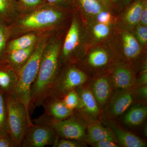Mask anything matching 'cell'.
Listing matches in <instances>:
<instances>
[{
    "instance_id": "obj_1",
    "label": "cell",
    "mask_w": 147,
    "mask_h": 147,
    "mask_svg": "<svg viewBox=\"0 0 147 147\" xmlns=\"http://www.w3.org/2000/svg\"><path fill=\"white\" fill-rule=\"evenodd\" d=\"M59 45L52 44L42 54L38 73L31 88L29 111L41 106L58 72Z\"/></svg>"
},
{
    "instance_id": "obj_2",
    "label": "cell",
    "mask_w": 147,
    "mask_h": 147,
    "mask_svg": "<svg viewBox=\"0 0 147 147\" xmlns=\"http://www.w3.org/2000/svg\"><path fill=\"white\" fill-rule=\"evenodd\" d=\"M5 96L7 121V129L15 147H21L28 127L33 123L25 105L13 94Z\"/></svg>"
},
{
    "instance_id": "obj_3",
    "label": "cell",
    "mask_w": 147,
    "mask_h": 147,
    "mask_svg": "<svg viewBox=\"0 0 147 147\" xmlns=\"http://www.w3.org/2000/svg\"><path fill=\"white\" fill-rule=\"evenodd\" d=\"M45 49V43L43 41L40 43L26 62L18 71L17 84L12 94L24 103L29 113L31 88L36 79Z\"/></svg>"
},
{
    "instance_id": "obj_4",
    "label": "cell",
    "mask_w": 147,
    "mask_h": 147,
    "mask_svg": "<svg viewBox=\"0 0 147 147\" xmlns=\"http://www.w3.org/2000/svg\"><path fill=\"white\" fill-rule=\"evenodd\" d=\"M33 122L35 124L50 127L58 138L85 141L86 137V122L74 113L71 117L61 120L53 119L44 114Z\"/></svg>"
},
{
    "instance_id": "obj_5",
    "label": "cell",
    "mask_w": 147,
    "mask_h": 147,
    "mask_svg": "<svg viewBox=\"0 0 147 147\" xmlns=\"http://www.w3.org/2000/svg\"><path fill=\"white\" fill-rule=\"evenodd\" d=\"M90 81L89 76L83 70L74 66H69L61 73L58 72L47 96L62 99L69 92Z\"/></svg>"
},
{
    "instance_id": "obj_6",
    "label": "cell",
    "mask_w": 147,
    "mask_h": 147,
    "mask_svg": "<svg viewBox=\"0 0 147 147\" xmlns=\"http://www.w3.org/2000/svg\"><path fill=\"white\" fill-rule=\"evenodd\" d=\"M135 101L133 88L130 89L114 91L101 115L104 118L115 120L127 111Z\"/></svg>"
},
{
    "instance_id": "obj_7",
    "label": "cell",
    "mask_w": 147,
    "mask_h": 147,
    "mask_svg": "<svg viewBox=\"0 0 147 147\" xmlns=\"http://www.w3.org/2000/svg\"><path fill=\"white\" fill-rule=\"evenodd\" d=\"M57 139L55 132L50 127L33 123L27 128L21 147L53 146Z\"/></svg>"
},
{
    "instance_id": "obj_8",
    "label": "cell",
    "mask_w": 147,
    "mask_h": 147,
    "mask_svg": "<svg viewBox=\"0 0 147 147\" xmlns=\"http://www.w3.org/2000/svg\"><path fill=\"white\" fill-rule=\"evenodd\" d=\"M62 16L61 12L55 9L42 8L25 17L21 24L26 28H40L57 23Z\"/></svg>"
},
{
    "instance_id": "obj_9",
    "label": "cell",
    "mask_w": 147,
    "mask_h": 147,
    "mask_svg": "<svg viewBox=\"0 0 147 147\" xmlns=\"http://www.w3.org/2000/svg\"><path fill=\"white\" fill-rule=\"evenodd\" d=\"M74 113L84 119L86 123V142L91 145L101 140L108 139L117 143L115 135L111 130L108 127L102 126L97 119L90 117L77 110H74Z\"/></svg>"
},
{
    "instance_id": "obj_10",
    "label": "cell",
    "mask_w": 147,
    "mask_h": 147,
    "mask_svg": "<svg viewBox=\"0 0 147 147\" xmlns=\"http://www.w3.org/2000/svg\"><path fill=\"white\" fill-rule=\"evenodd\" d=\"M109 75L115 91L130 89L136 85L135 71L127 64L115 65Z\"/></svg>"
},
{
    "instance_id": "obj_11",
    "label": "cell",
    "mask_w": 147,
    "mask_h": 147,
    "mask_svg": "<svg viewBox=\"0 0 147 147\" xmlns=\"http://www.w3.org/2000/svg\"><path fill=\"white\" fill-rule=\"evenodd\" d=\"M88 84L102 112L115 91L109 74L94 77L90 80Z\"/></svg>"
},
{
    "instance_id": "obj_12",
    "label": "cell",
    "mask_w": 147,
    "mask_h": 147,
    "mask_svg": "<svg viewBox=\"0 0 147 147\" xmlns=\"http://www.w3.org/2000/svg\"><path fill=\"white\" fill-rule=\"evenodd\" d=\"M79 97V103L77 109L86 115L97 119L102 114L99 105L92 92L88 83L76 90Z\"/></svg>"
},
{
    "instance_id": "obj_13",
    "label": "cell",
    "mask_w": 147,
    "mask_h": 147,
    "mask_svg": "<svg viewBox=\"0 0 147 147\" xmlns=\"http://www.w3.org/2000/svg\"><path fill=\"white\" fill-rule=\"evenodd\" d=\"M110 57L108 53L100 48L91 51L84 61L86 68L94 78L105 74L110 66Z\"/></svg>"
},
{
    "instance_id": "obj_14",
    "label": "cell",
    "mask_w": 147,
    "mask_h": 147,
    "mask_svg": "<svg viewBox=\"0 0 147 147\" xmlns=\"http://www.w3.org/2000/svg\"><path fill=\"white\" fill-rule=\"evenodd\" d=\"M105 124L115 135L120 146L123 147H145L146 142L137 135L123 128L114 120L102 119Z\"/></svg>"
},
{
    "instance_id": "obj_15",
    "label": "cell",
    "mask_w": 147,
    "mask_h": 147,
    "mask_svg": "<svg viewBox=\"0 0 147 147\" xmlns=\"http://www.w3.org/2000/svg\"><path fill=\"white\" fill-rule=\"evenodd\" d=\"M41 106L45 109V115L56 120L65 119L74 114V111L67 108L61 99L52 96L45 98Z\"/></svg>"
},
{
    "instance_id": "obj_16",
    "label": "cell",
    "mask_w": 147,
    "mask_h": 147,
    "mask_svg": "<svg viewBox=\"0 0 147 147\" xmlns=\"http://www.w3.org/2000/svg\"><path fill=\"white\" fill-rule=\"evenodd\" d=\"M123 50L125 60L132 68L141 55V48L137 40L130 33L125 32L122 36Z\"/></svg>"
},
{
    "instance_id": "obj_17",
    "label": "cell",
    "mask_w": 147,
    "mask_h": 147,
    "mask_svg": "<svg viewBox=\"0 0 147 147\" xmlns=\"http://www.w3.org/2000/svg\"><path fill=\"white\" fill-rule=\"evenodd\" d=\"M147 116V105L144 103H138L125 113L123 118V123L129 127H137L144 122Z\"/></svg>"
},
{
    "instance_id": "obj_18",
    "label": "cell",
    "mask_w": 147,
    "mask_h": 147,
    "mask_svg": "<svg viewBox=\"0 0 147 147\" xmlns=\"http://www.w3.org/2000/svg\"><path fill=\"white\" fill-rule=\"evenodd\" d=\"M79 36L80 30L79 24L76 20H74L71 23L64 43L62 55L64 61L67 60L76 48L79 43Z\"/></svg>"
},
{
    "instance_id": "obj_19",
    "label": "cell",
    "mask_w": 147,
    "mask_h": 147,
    "mask_svg": "<svg viewBox=\"0 0 147 147\" xmlns=\"http://www.w3.org/2000/svg\"><path fill=\"white\" fill-rule=\"evenodd\" d=\"M18 80V71L0 66V90L5 95L12 94Z\"/></svg>"
},
{
    "instance_id": "obj_20",
    "label": "cell",
    "mask_w": 147,
    "mask_h": 147,
    "mask_svg": "<svg viewBox=\"0 0 147 147\" xmlns=\"http://www.w3.org/2000/svg\"><path fill=\"white\" fill-rule=\"evenodd\" d=\"M145 0H134L127 6L124 12L122 19L125 25L128 28H133L140 21L141 12Z\"/></svg>"
},
{
    "instance_id": "obj_21",
    "label": "cell",
    "mask_w": 147,
    "mask_h": 147,
    "mask_svg": "<svg viewBox=\"0 0 147 147\" xmlns=\"http://www.w3.org/2000/svg\"><path fill=\"white\" fill-rule=\"evenodd\" d=\"M33 52V46L25 48L14 50L9 52L7 61H8L10 65L15 67L17 71L27 61Z\"/></svg>"
},
{
    "instance_id": "obj_22",
    "label": "cell",
    "mask_w": 147,
    "mask_h": 147,
    "mask_svg": "<svg viewBox=\"0 0 147 147\" xmlns=\"http://www.w3.org/2000/svg\"><path fill=\"white\" fill-rule=\"evenodd\" d=\"M85 13L90 16H96L106 9L99 0H73Z\"/></svg>"
},
{
    "instance_id": "obj_23",
    "label": "cell",
    "mask_w": 147,
    "mask_h": 147,
    "mask_svg": "<svg viewBox=\"0 0 147 147\" xmlns=\"http://www.w3.org/2000/svg\"><path fill=\"white\" fill-rule=\"evenodd\" d=\"M36 36L34 34L26 35L12 40L9 46V52L25 49L33 46L36 40Z\"/></svg>"
},
{
    "instance_id": "obj_24",
    "label": "cell",
    "mask_w": 147,
    "mask_h": 147,
    "mask_svg": "<svg viewBox=\"0 0 147 147\" xmlns=\"http://www.w3.org/2000/svg\"><path fill=\"white\" fill-rule=\"evenodd\" d=\"M61 99L69 110L74 111L77 109L79 105V97L76 90L69 92Z\"/></svg>"
},
{
    "instance_id": "obj_25",
    "label": "cell",
    "mask_w": 147,
    "mask_h": 147,
    "mask_svg": "<svg viewBox=\"0 0 147 147\" xmlns=\"http://www.w3.org/2000/svg\"><path fill=\"white\" fill-rule=\"evenodd\" d=\"M7 112L5 96L0 90V131L7 130Z\"/></svg>"
},
{
    "instance_id": "obj_26",
    "label": "cell",
    "mask_w": 147,
    "mask_h": 147,
    "mask_svg": "<svg viewBox=\"0 0 147 147\" xmlns=\"http://www.w3.org/2000/svg\"><path fill=\"white\" fill-rule=\"evenodd\" d=\"M84 140H76L65 139H57L53 147H82L86 146Z\"/></svg>"
},
{
    "instance_id": "obj_27",
    "label": "cell",
    "mask_w": 147,
    "mask_h": 147,
    "mask_svg": "<svg viewBox=\"0 0 147 147\" xmlns=\"http://www.w3.org/2000/svg\"><path fill=\"white\" fill-rule=\"evenodd\" d=\"M110 28L108 25L98 23L93 28L94 36L96 39H104L108 36L110 33Z\"/></svg>"
},
{
    "instance_id": "obj_28",
    "label": "cell",
    "mask_w": 147,
    "mask_h": 147,
    "mask_svg": "<svg viewBox=\"0 0 147 147\" xmlns=\"http://www.w3.org/2000/svg\"><path fill=\"white\" fill-rule=\"evenodd\" d=\"M135 100H138L140 103L147 102V85L146 86H135L133 88ZM146 104V103H145Z\"/></svg>"
},
{
    "instance_id": "obj_29",
    "label": "cell",
    "mask_w": 147,
    "mask_h": 147,
    "mask_svg": "<svg viewBox=\"0 0 147 147\" xmlns=\"http://www.w3.org/2000/svg\"><path fill=\"white\" fill-rule=\"evenodd\" d=\"M15 0H0V18H2L13 9L16 5Z\"/></svg>"
},
{
    "instance_id": "obj_30",
    "label": "cell",
    "mask_w": 147,
    "mask_h": 147,
    "mask_svg": "<svg viewBox=\"0 0 147 147\" xmlns=\"http://www.w3.org/2000/svg\"><path fill=\"white\" fill-rule=\"evenodd\" d=\"M136 35L137 39L143 45L147 42V27L142 24H137L136 27Z\"/></svg>"
},
{
    "instance_id": "obj_31",
    "label": "cell",
    "mask_w": 147,
    "mask_h": 147,
    "mask_svg": "<svg viewBox=\"0 0 147 147\" xmlns=\"http://www.w3.org/2000/svg\"><path fill=\"white\" fill-rule=\"evenodd\" d=\"M0 147H15L7 130L0 131Z\"/></svg>"
},
{
    "instance_id": "obj_32",
    "label": "cell",
    "mask_w": 147,
    "mask_h": 147,
    "mask_svg": "<svg viewBox=\"0 0 147 147\" xmlns=\"http://www.w3.org/2000/svg\"><path fill=\"white\" fill-rule=\"evenodd\" d=\"M96 16V19L98 23L108 25L112 22V16L106 9L102 11Z\"/></svg>"
},
{
    "instance_id": "obj_33",
    "label": "cell",
    "mask_w": 147,
    "mask_h": 147,
    "mask_svg": "<svg viewBox=\"0 0 147 147\" xmlns=\"http://www.w3.org/2000/svg\"><path fill=\"white\" fill-rule=\"evenodd\" d=\"M44 0H18L20 4L27 8H32L41 5L44 3Z\"/></svg>"
},
{
    "instance_id": "obj_34",
    "label": "cell",
    "mask_w": 147,
    "mask_h": 147,
    "mask_svg": "<svg viewBox=\"0 0 147 147\" xmlns=\"http://www.w3.org/2000/svg\"><path fill=\"white\" fill-rule=\"evenodd\" d=\"M147 63L145 62L143 65V68L140 76L137 79L135 86H142L147 85Z\"/></svg>"
},
{
    "instance_id": "obj_35",
    "label": "cell",
    "mask_w": 147,
    "mask_h": 147,
    "mask_svg": "<svg viewBox=\"0 0 147 147\" xmlns=\"http://www.w3.org/2000/svg\"><path fill=\"white\" fill-rule=\"evenodd\" d=\"M94 147H119V145L117 142L112 140L105 139L101 140L90 145Z\"/></svg>"
},
{
    "instance_id": "obj_36",
    "label": "cell",
    "mask_w": 147,
    "mask_h": 147,
    "mask_svg": "<svg viewBox=\"0 0 147 147\" xmlns=\"http://www.w3.org/2000/svg\"><path fill=\"white\" fill-rule=\"evenodd\" d=\"M50 5L57 6H67L71 5L73 3V0H44Z\"/></svg>"
},
{
    "instance_id": "obj_37",
    "label": "cell",
    "mask_w": 147,
    "mask_h": 147,
    "mask_svg": "<svg viewBox=\"0 0 147 147\" xmlns=\"http://www.w3.org/2000/svg\"><path fill=\"white\" fill-rule=\"evenodd\" d=\"M140 23L144 26H147V1L145 0L141 12Z\"/></svg>"
},
{
    "instance_id": "obj_38",
    "label": "cell",
    "mask_w": 147,
    "mask_h": 147,
    "mask_svg": "<svg viewBox=\"0 0 147 147\" xmlns=\"http://www.w3.org/2000/svg\"><path fill=\"white\" fill-rule=\"evenodd\" d=\"M5 36L3 29L0 27V57L4 48L5 44Z\"/></svg>"
},
{
    "instance_id": "obj_39",
    "label": "cell",
    "mask_w": 147,
    "mask_h": 147,
    "mask_svg": "<svg viewBox=\"0 0 147 147\" xmlns=\"http://www.w3.org/2000/svg\"><path fill=\"white\" fill-rule=\"evenodd\" d=\"M100 3L103 5L106 9L110 8L112 6V4L110 1V0H99Z\"/></svg>"
},
{
    "instance_id": "obj_40",
    "label": "cell",
    "mask_w": 147,
    "mask_h": 147,
    "mask_svg": "<svg viewBox=\"0 0 147 147\" xmlns=\"http://www.w3.org/2000/svg\"><path fill=\"white\" fill-rule=\"evenodd\" d=\"M134 0H121L120 3L122 7L127 6Z\"/></svg>"
},
{
    "instance_id": "obj_41",
    "label": "cell",
    "mask_w": 147,
    "mask_h": 147,
    "mask_svg": "<svg viewBox=\"0 0 147 147\" xmlns=\"http://www.w3.org/2000/svg\"><path fill=\"white\" fill-rule=\"evenodd\" d=\"M110 1L111 4H112V5H116L119 2H120L121 0H110Z\"/></svg>"
}]
</instances>
